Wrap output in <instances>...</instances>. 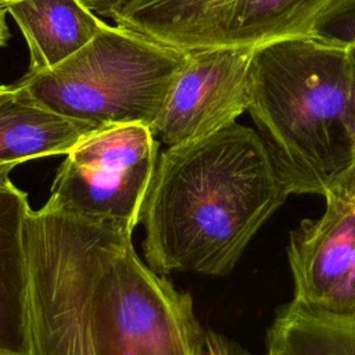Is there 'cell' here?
<instances>
[{"mask_svg": "<svg viewBox=\"0 0 355 355\" xmlns=\"http://www.w3.org/2000/svg\"><path fill=\"white\" fill-rule=\"evenodd\" d=\"M291 196L261 135L237 122L161 153L144 201L155 272L225 276Z\"/></svg>", "mask_w": 355, "mask_h": 355, "instance_id": "6da1fadb", "label": "cell"}, {"mask_svg": "<svg viewBox=\"0 0 355 355\" xmlns=\"http://www.w3.org/2000/svg\"><path fill=\"white\" fill-rule=\"evenodd\" d=\"M290 194H318L355 162L348 49L308 35L254 49L248 108Z\"/></svg>", "mask_w": 355, "mask_h": 355, "instance_id": "7a4b0ae2", "label": "cell"}, {"mask_svg": "<svg viewBox=\"0 0 355 355\" xmlns=\"http://www.w3.org/2000/svg\"><path fill=\"white\" fill-rule=\"evenodd\" d=\"M186 55L187 50L103 22L79 51L53 68L26 71L17 85L43 105L96 128L151 129Z\"/></svg>", "mask_w": 355, "mask_h": 355, "instance_id": "3957f363", "label": "cell"}, {"mask_svg": "<svg viewBox=\"0 0 355 355\" xmlns=\"http://www.w3.org/2000/svg\"><path fill=\"white\" fill-rule=\"evenodd\" d=\"M122 233L46 205L31 209L25 226L26 355H97L94 284Z\"/></svg>", "mask_w": 355, "mask_h": 355, "instance_id": "277c9868", "label": "cell"}, {"mask_svg": "<svg viewBox=\"0 0 355 355\" xmlns=\"http://www.w3.org/2000/svg\"><path fill=\"white\" fill-rule=\"evenodd\" d=\"M93 340L97 355H202L207 330L187 291L144 263L122 233L94 284Z\"/></svg>", "mask_w": 355, "mask_h": 355, "instance_id": "5b68a950", "label": "cell"}, {"mask_svg": "<svg viewBox=\"0 0 355 355\" xmlns=\"http://www.w3.org/2000/svg\"><path fill=\"white\" fill-rule=\"evenodd\" d=\"M65 155L44 205L132 234L158 162V140L150 126L97 128Z\"/></svg>", "mask_w": 355, "mask_h": 355, "instance_id": "8992f818", "label": "cell"}, {"mask_svg": "<svg viewBox=\"0 0 355 355\" xmlns=\"http://www.w3.org/2000/svg\"><path fill=\"white\" fill-rule=\"evenodd\" d=\"M334 0H136L115 25L182 50L257 49L305 36Z\"/></svg>", "mask_w": 355, "mask_h": 355, "instance_id": "52a82bcc", "label": "cell"}, {"mask_svg": "<svg viewBox=\"0 0 355 355\" xmlns=\"http://www.w3.org/2000/svg\"><path fill=\"white\" fill-rule=\"evenodd\" d=\"M254 49L187 50L186 61L151 130L161 143L184 144L207 137L247 111Z\"/></svg>", "mask_w": 355, "mask_h": 355, "instance_id": "ba28073f", "label": "cell"}, {"mask_svg": "<svg viewBox=\"0 0 355 355\" xmlns=\"http://www.w3.org/2000/svg\"><path fill=\"white\" fill-rule=\"evenodd\" d=\"M323 197L324 212L316 219H304L288 236L293 300L343 312L354 263L355 204L340 179Z\"/></svg>", "mask_w": 355, "mask_h": 355, "instance_id": "9c48e42d", "label": "cell"}, {"mask_svg": "<svg viewBox=\"0 0 355 355\" xmlns=\"http://www.w3.org/2000/svg\"><path fill=\"white\" fill-rule=\"evenodd\" d=\"M96 126L65 116L17 83L0 96V169L10 171L26 161L68 154Z\"/></svg>", "mask_w": 355, "mask_h": 355, "instance_id": "30bf717a", "label": "cell"}, {"mask_svg": "<svg viewBox=\"0 0 355 355\" xmlns=\"http://www.w3.org/2000/svg\"><path fill=\"white\" fill-rule=\"evenodd\" d=\"M4 10L26 42L28 72L61 64L87 44L104 22L82 0H15Z\"/></svg>", "mask_w": 355, "mask_h": 355, "instance_id": "8fae6325", "label": "cell"}, {"mask_svg": "<svg viewBox=\"0 0 355 355\" xmlns=\"http://www.w3.org/2000/svg\"><path fill=\"white\" fill-rule=\"evenodd\" d=\"M28 196L8 176H0V351L26 355Z\"/></svg>", "mask_w": 355, "mask_h": 355, "instance_id": "7c38bea8", "label": "cell"}, {"mask_svg": "<svg viewBox=\"0 0 355 355\" xmlns=\"http://www.w3.org/2000/svg\"><path fill=\"white\" fill-rule=\"evenodd\" d=\"M265 355H355V312L318 309L291 300L276 311Z\"/></svg>", "mask_w": 355, "mask_h": 355, "instance_id": "4fadbf2b", "label": "cell"}, {"mask_svg": "<svg viewBox=\"0 0 355 355\" xmlns=\"http://www.w3.org/2000/svg\"><path fill=\"white\" fill-rule=\"evenodd\" d=\"M308 36L341 46H355V0H334L313 22Z\"/></svg>", "mask_w": 355, "mask_h": 355, "instance_id": "5bb4252c", "label": "cell"}, {"mask_svg": "<svg viewBox=\"0 0 355 355\" xmlns=\"http://www.w3.org/2000/svg\"><path fill=\"white\" fill-rule=\"evenodd\" d=\"M205 341L207 351L212 352L214 355H252L234 340L212 330H207Z\"/></svg>", "mask_w": 355, "mask_h": 355, "instance_id": "9a60e30c", "label": "cell"}, {"mask_svg": "<svg viewBox=\"0 0 355 355\" xmlns=\"http://www.w3.org/2000/svg\"><path fill=\"white\" fill-rule=\"evenodd\" d=\"M345 189L348 190L354 204H355V162L354 165L340 178ZM343 312H355V251H354V263H352V273L345 295V302H344V311Z\"/></svg>", "mask_w": 355, "mask_h": 355, "instance_id": "2e32d148", "label": "cell"}, {"mask_svg": "<svg viewBox=\"0 0 355 355\" xmlns=\"http://www.w3.org/2000/svg\"><path fill=\"white\" fill-rule=\"evenodd\" d=\"M96 15L112 19L126 8H129L136 0H82Z\"/></svg>", "mask_w": 355, "mask_h": 355, "instance_id": "e0dca14e", "label": "cell"}, {"mask_svg": "<svg viewBox=\"0 0 355 355\" xmlns=\"http://www.w3.org/2000/svg\"><path fill=\"white\" fill-rule=\"evenodd\" d=\"M348 49V64H349V105H351V123L355 118V46Z\"/></svg>", "mask_w": 355, "mask_h": 355, "instance_id": "ac0fdd59", "label": "cell"}, {"mask_svg": "<svg viewBox=\"0 0 355 355\" xmlns=\"http://www.w3.org/2000/svg\"><path fill=\"white\" fill-rule=\"evenodd\" d=\"M6 14H7V11L4 10V7H0V49L7 44V40L10 36L8 26L6 22Z\"/></svg>", "mask_w": 355, "mask_h": 355, "instance_id": "d6986e66", "label": "cell"}, {"mask_svg": "<svg viewBox=\"0 0 355 355\" xmlns=\"http://www.w3.org/2000/svg\"><path fill=\"white\" fill-rule=\"evenodd\" d=\"M7 89H8V86H4V85H0V96L3 94V93H6L7 92Z\"/></svg>", "mask_w": 355, "mask_h": 355, "instance_id": "ffe728a7", "label": "cell"}, {"mask_svg": "<svg viewBox=\"0 0 355 355\" xmlns=\"http://www.w3.org/2000/svg\"><path fill=\"white\" fill-rule=\"evenodd\" d=\"M11 1H15V0H0V7H4L7 3H11Z\"/></svg>", "mask_w": 355, "mask_h": 355, "instance_id": "44dd1931", "label": "cell"}, {"mask_svg": "<svg viewBox=\"0 0 355 355\" xmlns=\"http://www.w3.org/2000/svg\"><path fill=\"white\" fill-rule=\"evenodd\" d=\"M0 355H19V354H12V352H6V351H0Z\"/></svg>", "mask_w": 355, "mask_h": 355, "instance_id": "7402d4cb", "label": "cell"}, {"mask_svg": "<svg viewBox=\"0 0 355 355\" xmlns=\"http://www.w3.org/2000/svg\"><path fill=\"white\" fill-rule=\"evenodd\" d=\"M202 355H214V354H212V352H209V351H205Z\"/></svg>", "mask_w": 355, "mask_h": 355, "instance_id": "603a6c76", "label": "cell"}]
</instances>
